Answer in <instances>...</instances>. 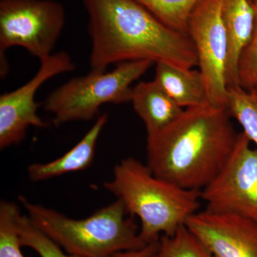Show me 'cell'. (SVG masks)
<instances>
[{
    "mask_svg": "<svg viewBox=\"0 0 257 257\" xmlns=\"http://www.w3.org/2000/svg\"><path fill=\"white\" fill-rule=\"evenodd\" d=\"M254 10L252 36L239 56L237 64L239 87L250 92L257 84V0H251Z\"/></svg>",
    "mask_w": 257,
    "mask_h": 257,
    "instance_id": "obj_20",
    "label": "cell"
},
{
    "mask_svg": "<svg viewBox=\"0 0 257 257\" xmlns=\"http://www.w3.org/2000/svg\"><path fill=\"white\" fill-rule=\"evenodd\" d=\"M155 81L182 108L207 104L205 81L200 71L157 64Z\"/></svg>",
    "mask_w": 257,
    "mask_h": 257,
    "instance_id": "obj_14",
    "label": "cell"
},
{
    "mask_svg": "<svg viewBox=\"0 0 257 257\" xmlns=\"http://www.w3.org/2000/svg\"><path fill=\"white\" fill-rule=\"evenodd\" d=\"M19 201L34 224L69 254L82 257H111L119 251L138 250L147 243L119 199L82 219L30 202Z\"/></svg>",
    "mask_w": 257,
    "mask_h": 257,
    "instance_id": "obj_4",
    "label": "cell"
},
{
    "mask_svg": "<svg viewBox=\"0 0 257 257\" xmlns=\"http://www.w3.org/2000/svg\"><path fill=\"white\" fill-rule=\"evenodd\" d=\"M250 92L252 94V95L254 96L255 99H256L257 101V84L252 89H251V91H250Z\"/></svg>",
    "mask_w": 257,
    "mask_h": 257,
    "instance_id": "obj_22",
    "label": "cell"
},
{
    "mask_svg": "<svg viewBox=\"0 0 257 257\" xmlns=\"http://www.w3.org/2000/svg\"><path fill=\"white\" fill-rule=\"evenodd\" d=\"M152 257H213L210 251L185 226L175 234L162 235L158 247Z\"/></svg>",
    "mask_w": 257,
    "mask_h": 257,
    "instance_id": "obj_16",
    "label": "cell"
},
{
    "mask_svg": "<svg viewBox=\"0 0 257 257\" xmlns=\"http://www.w3.org/2000/svg\"><path fill=\"white\" fill-rule=\"evenodd\" d=\"M40 63L38 72L28 82L0 96L1 150L21 143L30 126H48L37 114L39 104L35 101V94L49 79L75 69L73 61L65 52L52 54Z\"/></svg>",
    "mask_w": 257,
    "mask_h": 257,
    "instance_id": "obj_9",
    "label": "cell"
},
{
    "mask_svg": "<svg viewBox=\"0 0 257 257\" xmlns=\"http://www.w3.org/2000/svg\"><path fill=\"white\" fill-rule=\"evenodd\" d=\"M185 226L213 257H257V224L251 219L205 209L190 216Z\"/></svg>",
    "mask_w": 257,
    "mask_h": 257,
    "instance_id": "obj_10",
    "label": "cell"
},
{
    "mask_svg": "<svg viewBox=\"0 0 257 257\" xmlns=\"http://www.w3.org/2000/svg\"><path fill=\"white\" fill-rule=\"evenodd\" d=\"M20 212L14 202H0V257H25L21 251L16 219Z\"/></svg>",
    "mask_w": 257,
    "mask_h": 257,
    "instance_id": "obj_19",
    "label": "cell"
},
{
    "mask_svg": "<svg viewBox=\"0 0 257 257\" xmlns=\"http://www.w3.org/2000/svg\"><path fill=\"white\" fill-rule=\"evenodd\" d=\"M107 121V114L100 115L84 138L60 158L47 163L29 166V178L32 182H42L89 168L95 156L98 139Z\"/></svg>",
    "mask_w": 257,
    "mask_h": 257,
    "instance_id": "obj_12",
    "label": "cell"
},
{
    "mask_svg": "<svg viewBox=\"0 0 257 257\" xmlns=\"http://www.w3.org/2000/svg\"><path fill=\"white\" fill-rule=\"evenodd\" d=\"M169 28L187 34L189 18L200 0H136Z\"/></svg>",
    "mask_w": 257,
    "mask_h": 257,
    "instance_id": "obj_15",
    "label": "cell"
},
{
    "mask_svg": "<svg viewBox=\"0 0 257 257\" xmlns=\"http://www.w3.org/2000/svg\"><path fill=\"white\" fill-rule=\"evenodd\" d=\"M92 41L91 70L148 60L182 69L198 66L188 34L169 28L136 0H83Z\"/></svg>",
    "mask_w": 257,
    "mask_h": 257,
    "instance_id": "obj_1",
    "label": "cell"
},
{
    "mask_svg": "<svg viewBox=\"0 0 257 257\" xmlns=\"http://www.w3.org/2000/svg\"><path fill=\"white\" fill-rule=\"evenodd\" d=\"M223 0H200L189 18L187 34L195 46L198 67L207 87L208 102L226 108L227 35L223 22Z\"/></svg>",
    "mask_w": 257,
    "mask_h": 257,
    "instance_id": "obj_8",
    "label": "cell"
},
{
    "mask_svg": "<svg viewBox=\"0 0 257 257\" xmlns=\"http://www.w3.org/2000/svg\"><path fill=\"white\" fill-rule=\"evenodd\" d=\"M223 22L229 43L226 83L228 89L239 87L237 64L243 49L252 36L255 15L251 0H223Z\"/></svg>",
    "mask_w": 257,
    "mask_h": 257,
    "instance_id": "obj_11",
    "label": "cell"
},
{
    "mask_svg": "<svg viewBox=\"0 0 257 257\" xmlns=\"http://www.w3.org/2000/svg\"><path fill=\"white\" fill-rule=\"evenodd\" d=\"M242 133L220 172L201 190L207 210L236 214L257 224V150Z\"/></svg>",
    "mask_w": 257,
    "mask_h": 257,
    "instance_id": "obj_7",
    "label": "cell"
},
{
    "mask_svg": "<svg viewBox=\"0 0 257 257\" xmlns=\"http://www.w3.org/2000/svg\"><path fill=\"white\" fill-rule=\"evenodd\" d=\"M225 107L193 106L159 133L147 135L149 168L157 177L202 190L220 172L238 135Z\"/></svg>",
    "mask_w": 257,
    "mask_h": 257,
    "instance_id": "obj_2",
    "label": "cell"
},
{
    "mask_svg": "<svg viewBox=\"0 0 257 257\" xmlns=\"http://www.w3.org/2000/svg\"><path fill=\"white\" fill-rule=\"evenodd\" d=\"M152 64L151 61H133L121 62L109 72L91 70L51 92L44 102V109L53 114L55 126L92 120L103 104L131 101V84Z\"/></svg>",
    "mask_w": 257,
    "mask_h": 257,
    "instance_id": "obj_5",
    "label": "cell"
},
{
    "mask_svg": "<svg viewBox=\"0 0 257 257\" xmlns=\"http://www.w3.org/2000/svg\"><path fill=\"white\" fill-rule=\"evenodd\" d=\"M16 225L22 246L32 248L40 257H82L64 252L57 243L32 223L28 215L19 213Z\"/></svg>",
    "mask_w": 257,
    "mask_h": 257,
    "instance_id": "obj_18",
    "label": "cell"
},
{
    "mask_svg": "<svg viewBox=\"0 0 257 257\" xmlns=\"http://www.w3.org/2000/svg\"><path fill=\"white\" fill-rule=\"evenodd\" d=\"M131 101L145 124L147 135L164 130L184 111L155 80L137 84L133 89Z\"/></svg>",
    "mask_w": 257,
    "mask_h": 257,
    "instance_id": "obj_13",
    "label": "cell"
},
{
    "mask_svg": "<svg viewBox=\"0 0 257 257\" xmlns=\"http://www.w3.org/2000/svg\"><path fill=\"white\" fill-rule=\"evenodd\" d=\"M63 5L55 0L0 1V69L9 71L5 52L22 47L39 60L52 55L65 25Z\"/></svg>",
    "mask_w": 257,
    "mask_h": 257,
    "instance_id": "obj_6",
    "label": "cell"
},
{
    "mask_svg": "<svg viewBox=\"0 0 257 257\" xmlns=\"http://www.w3.org/2000/svg\"><path fill=\"white\" fill-rule=\"evenodd\" d=\"M226 109L230 116L234 118L242 126L251 143L257 150V101L251 92L241 87L228 89Z\"/></svg>",
    "mask_w": 257,
    "mask_h": 257,
    "instance_id": "obj_17",
    "label": "cell"
},
{
    "mask_svg": "<svg viewBox=\"0 0 257 257\" xmlns=\"http://www.w3.org/2000/svg\"><path fill=\"white\" fill-rule=\"evenodd\" d=\"M159 241L148 243L145 247L138 250L119 251L111 257H152L158 247Z\"/></svg>",
    "mask_w": 257,
    "mask_h": 257,
    "instance_id": "obj_21",
    "label": "cell"
},
{
    "mask_svg": "<svg viewBox=\"0 0 257 257\" xmlns=\"http://www.w3.org/2000/svg\"><path fill=\"white\" fill-rule=\"evenodd\" d=\"M104 189L123 203L128 214L141 222L140 237L145 243L171 236L200 207L201 190L186 189L161 179L148 166L133 157L115 166Z\"/></svg>",
    "mask_w": 257,
    "mask_h": 257,
    "instance_id": "obj_3",
    "label": "cell"
}]
</instances>
